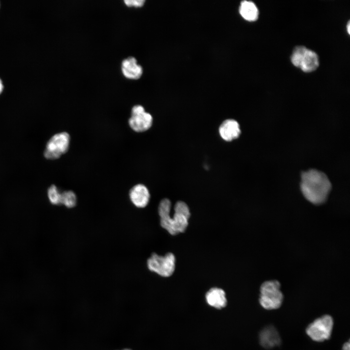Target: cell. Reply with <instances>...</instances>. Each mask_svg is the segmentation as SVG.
Listing matches in <instances>:
<instances>
[{
  "instance_id": "obj_13",
  "label": "cell",
  "mask_w": 350,
  "mask_h": 350,
  "mask_svg": "<svg viewBox=\"0 0 350 350\" xmlns=\"http://www.w3.org/2000/svg\"><path fill=\"white\" fill-rule=\"evenodd\" d=\"M122 71L123 75L130 79H138L142 74V68L137 64L136 59L129 57L124 59L122 63Z\"/></svg>"
},
{
  "instance_id": "obj_3",
  "label": "cell",
  "mask_w": 350,
  "mask_h": 350,
  "mask_svg": "<svg viewBox=\"0 0 350 350\" xmlns=\"http://www.w3.org/2000/svg\"><path fill=\"white\" fill-rule=\"evenodd\" d=\"M280 284L276 280L264 281L260 287L259 303L267 310L279 308L283 300V295L280 291Z\"/></svg>"
},
{
  "instance_id": "obj_9",
  "label": "cell",
  "mask_w": 350,
  "mask_h": 350,
  "mask_svg": "<svg viewBox=\"0 0 350 350\" xmlns=\"http://www.w3.org/2000/svg\"><path fill=\"white\" fill-rule=\"evenodd\" d=\"M259 342L264 348L270 349L279 346L281 339L276 328L272 325H268L260 331Z\"/></svg>"
},
{
  "instance_id": "obj_4",
  "label": "cell",
  "mask_w": 350,
  "mask_h": 350,
  "mask_svg": "<svg viewBox=\"0 0 350 350\" xmlns=\"http://www.w3.org/2000/svg\"><path fill=\"white\" fill-rule=\"evenodd\" d=\"M148 268L151 272L163 277H169L174 273L175 268V257L171 252L164 256L153 253L147 261Z\"/></svg>"
},
{
  "instance_id": "obj_19",
  "label": "cell",
  "mask_w": 350,
  "mask_h": 350,
  "mask_svg": "<svg viewBox=\"0 0 350 350\" xmlns=\"http://www.w3.org/2000/svg\"><path fill=\"white\" fill-rule=\"evenodd\" d=\"M3 89V85L2 84L1 80L0 79V94L2 92Z\"/></svg>"
},
{
  "instance_id": "obj_15",
  "label": "cell",
  "mask_w": 350,
  "mask_h": 350,
  "mask_svg": "<svg viewBox=\"0 0 350 350\" xmlns=\"http://www.w3.org/2000/svg\"><path fill=\"white\" fill-rule=\"evenodd\" d=\"M77 203V197L72 191H64L61 193L60 204L67 208H72L75 206Z\"/></svg>"
},
{
  "instance_id": "obj_12",
  "label": "cell",
  "mask_w": 350,
  "mask_h": 350,
  "mask_svg": "<svg viewBox=\"0 0 350 350\" xmlns=\"http://www.w3.org/2000/svg\"><path fill=\"white\" fill-rule=\"evenodd\" d=\"M221 137L225 140L229 141L237 139L241 133L238 122L233 119L225 120L219 128Z\"/></svg>"
},
{
  "instance_id": "obj_14",
  "label": "cell",
  "mask_w": 350,
  "mask_h": 350,
  "mask_svg": "<svg viewBox=\"0 0 350 350\" xmlns=\"http://www.w3.org/2000/svg\"><path fill=\"white\" fill-rule=\"evenodd\" d=\"M241 16L246 20L254 21L258 19V9L252 1L244 0L242 1L239 7Z\"/></svg>"
},
{
  "instance_id": "obj_18",
  "label": "cell",
  "mask_w": 350,
  "mask_h": 350,
  "mask_svg": "<svg viewBox=\"0 0 350 350\" xmlns=\"http://www.w3.org/2000/svg\"><path fill=\"white\" fill-rule=\"evenodd\" d=\"M342 350H350V341H348L344 344Z\"/></svg>"
},
{
  "instance_id": "obj_5",
  "label": "cell",
  "mask_w": 350,
  "mask_h": 350,
  "mask_svg": "<svg viewBox=\"0 0 350 350\" xmlns=\"http://www.w3.org/2000/svg\"><path fill=\"white\" fill-rule=\"evenodd\" d=\"M333 326L332 317L325 315L311 323L307 327L306 332L313 341L323 342L330 338Z\"/></svg>"
},
{
  "instance_id": "obj_6",
  "label": "cell",
  "mask_w": 350,
  "mask_h": 350,
  "mask_svg": "<svg viewBox=\"0 0 350 350\" xmlns=\"http://www.w3.org/2000/svg\"><path fill=\"white\" fill-rule=\"evenodd\" d=\"M291 60L295 66L306 72L315 70L319 65L317 54L304 46H298L295 48Z\"/></svg>"
},
{
  "instance_id": "obj_17",
  "label": "cell",
  "mask_w": 350,
  "mask_h": 350,
  "mask_svg": "<svg viewBox=\"0 0 350 350\" xmlns=\"http://www.w3.org/2000/svg\"><path fill=\"white\" fill-rule=\"evenodd\" d=\"M125 4L129 7H141L143 5L144 0H124Z\"/></svg>"
},
{
  "instance_id": "obj_7",
  "label": "cell",
  "mask_w": 350,
  "mask_h": 350,
  "mask_svg": "<svg viewBox=\"0 0 350 350\" xmlns=\"http://www.w3.org/2000/svg\"><path fill=\"white\" fill-rule=\"evenodd\" d=\"M70 136L66 132L54 135L48 141L44 156L47 159H55L66 153L70 146Z\"/></svg>"
},
{
  "instance_id": "obj_10",
  "label": "cell",
  "mask_w": 350,
  "mask_h": 350,
  "mask_svg": "<svg viewBox=\"0 0 350 350\" xmlns=\"http://www.w3.org/2000/svg\"><path fill=\"white\" fill-rule=\"evenodd\" d=\"M129 196L131 202L135 207L143 208L148 205L150 195L148 188L145 185L138 184L130 189Z\"/></svg>"
},
{
  "instance_id": "obj_11",
  "label": "cell",
  "mask_w": 350,
  "mask_h": 350,
  "mask_svg": "<svg viewBox=\"0 0 350 350\" xmlns=\"http://www.w3.org/2000/svg\"><path fill=\"white\" fill-rule=\"evenodd\" d=\"M205 299L210 306L217 310L225 308L228 304L225 291L218 287L210 289L206 293Z\"/></svg>"
},
{
  "instance_id": "obj_2",
  "label": "cell",
  "mask_w": 350,
  "mask_h": 350,
  "mask_svg": "<svg viewBox=\"0 0 350 350\" xmlns=\"http://www.w3.org/2000/svg\"><path fill=\"white\" fill-rule=\"evenodd\" d=\"M331 183L323 173L310 170L301 175L300 189L304 197L315 205L325 202L331 189Z\"/></svg>"
},
{
  "instance_id": "obj_8",
  "label": "cell",
  "mask_w": 350,
  "mask_h": 350,
  "mask_svg": "<svg viewBox=\"0 0 350 350\" xmlns=\"http://www.w3.org/2000/svg\"><path fill=\"white\" fill-rule=\"evenodd\" d=\"M152 122V115L146 112L142 105H136L133 107L128 120L129 125L132 130L137 132L145 131L151 127Z\"/></svg>"
},
{
  "instance_id": "obj_1",
  "label": "cell",
  "mask_w": 350,
  "mask_h": 350,
  "mask_svg": "<svg viewBox=\"0 0 350 350\" xmlns=\"http://www.w3.org/2000/svg\"><path fill=\"white\" fill-rule=\"evenodd\" d=\"M171 202L168 198L161 200L158 207L160 224L172 235L184 232L189 223L191 216L190 209L184 202L177 201L174 207V213L170 216Z\"/></svg>"
},
{
  "instance_id": "obj_21",
  "label": "cell",
  "mask_w": 350,
  "mask_h": 350,
  "mask_svg": "<svg viewBox=\"0 0 350 350\" xmlns=\"http://www.w3.org/2000/svg\"><path fill=\"white\" fill-rule=\"evenodd\" d=\"M131 350L128 349H123V350Z\"/></svg>"
},
{
  "instance_id": "obj_16",
  "label": "cell",
  "mask_w": 350,
  "mask_h": 350,
  "mask_svg": "<svg viewBox=\"0 0 350 350\" xmlns=\"http://www.w3.org/2000/svg\"><path fill=\"white\" fill-rule=\"evenodd\" d=\"M61 193L55 185H51L47 192L50 202L53 205L60 204Z\"/></svg>"
},
{
  "instance_id": "obj_20",
  "label": "cell",
  "mask_w": 350,
  "mask_h": 350,
  "mask_svg": "<svg viewBox=\"0 0 350 350\" xmlns=\"http://www.w3.org/2000/svg\"><path fill=\"white\" fill-rule=\"evenodd\" d=\"M347 32H348V33H349V34H350V22H348V25H347Z\"/></svg>"
}]
</instances>
